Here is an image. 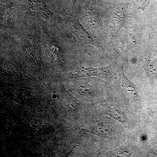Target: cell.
<instances>
[{"label":"cell","instance_id":"1","mask_svg":"<svg viewBox=\"0 0 157 157\" xmlns=\"http://www.w3.org/2000/svg\"><path fill=\"white\" fill-rule=\"evenodd\" d=\"M76 76L78 77L98 76L107 80L110 78V68L108 67L100 68L81 67L77 71Z\"/></svg>","mask_w":157,"mask_h":157},{"label":"cell","instance_id":"2","mask_svg":"<svg viewBox=\"0 0 157 157\" xmlns=\"http://www.w3.org/2000/svg\"><path fill=\"white\" fill-rule=\"evenodd\" d=\"M120 83L122 90L125 95L133 100L138 99L139 96L136 86L127 78L123 72L120 76Z\"/></svg>","mask_w":157,"mask_h":157},{"label":"cell","instance_id":"3","mask_svg":"<svg viewBox=\"0 0 157 157\" xmlns=\"http://www.w3.org/2000/svg\"><path fill=\"white\" fill-rule=\"evenodd\" d=\"M142 67L150 81H154L157 77V59L149 57L144 59Z\"/></svg>","mask_w":157,"mask_h":157},{"label":"cell","instance_id":"4","mask_svg":"<svg viewBox=\"0 0 157 157\" xmlns=\"http://www.w3.org/2000/svg\"><path fill=\"white\" fill-rule=\"evenodd\" d=\"M106 113L113 118L116 120L124 125H125L127 123L128 118L124 113L119 109H116L114 107H110L109 109H107Z\"/></svg>","mask_w":157,"mask_h":157},{"label":"cell","instance_id":"5","mask_svg":"<svg viewBox=\"0 0 157 157\" xmlns=\"http://www.w3.org/2000/svg\"><path fill=\"white\" fill-rule=\"evenodd\" d=\"M134 6L137 9L144 11L148 7L151 0H132Z\"/></svg>","mask_w":157,"mask_h":157}]
</instances>
